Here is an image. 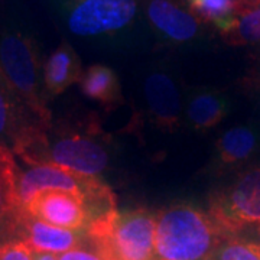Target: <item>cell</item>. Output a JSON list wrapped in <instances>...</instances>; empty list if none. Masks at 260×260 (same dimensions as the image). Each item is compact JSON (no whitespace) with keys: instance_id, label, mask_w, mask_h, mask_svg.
<instances>
[{"instance_id":"obj_8","label":"cell","mask_w":260,"mask_h":260,"mask_svg":"<svg viewBox=\"0 0 260 260\" xmlns=\"http://www.w3.org/2000/svg\"><path fill=\"white\" fill-rule=\"evenodd\" d=\"M15 240H22L34 251L61 254L81 247L87 242L85 230H67L39 221L25 214L20 208L15 217Z\"/></svg>"},{"instance_id":"obj_12","label":"cell","mask_w":260,"mask_h":260,"mask_svg":"<svg viewBox=\"0 0 260 260\" xmlns=\"http://www.w3.org/2000/svg\"><path fill=\"white\" fill-rule=\"evenodd\" d=\"M257 135L249 126L227 130L215 145L217 165L220 169H233L249 162L257 149Z\"/></svg>"},{"instance_id":"obj_6","label":"cell","mask_w":260,"mask_h":260,"mask_svg":"<svg viewBox=\"0 0 260 260\" xmlns=\"http://www.w3.org/2000/svg\"><path fill=\"white\" fill-rule=\"evenodd\" d=\"M99 182V177H85L54 165L30 167L19 175V207H25L39 192L52 189L73 192L84 198Z\"/></svg>"},{"instance_id":"obj_21","label":"cell","mask_w":260,"mask_h":260,"mask_svg":"<svg viewBox=\"0 0 260 260\" xmlns=\"http://www.w3.org/2000/svg\"><path fill=\"white\" fill-rule=\"evenodd\" d=\"M90 247H91V246H90ZM56 257H58V260H103L102 256L94 250L93 247H91V249L77 247L74 250L61 253V254H58Z\"/></svg>"},{"instance_id":"obj_23","label":"cell","mask_w":260,"mask_h":260,"mask_svg":"<svg viewBox=\"0 0 260 260\" xmlns=\"http://www.w3.org/2000/svg\"><path fill=\"white\" fill-rule=\"evenodd\" d=\"M34 260H58V257H56V254H52V253L34 251Z\"/></svg>"},{"instance_id":"obj_19","label":"cell","mask_w":260,"mask_h":260,"mask_svg":"<svg viewBox=\"0 0 260 260\" xmlns=\"http://www.w3.org/2000/svg\"><path fill=\"white\" fill-rule=\"evenodd\" d=\"M211 260H260V246L240 237H227Z\"/></svg>"},{"instance_id":"obj_17","label":"cell","mask_w":260,"mask_h":260,"mask_svg":"<svg viewBox=\"0 0 260 260\" xmlns=\"http://www.w3.org/2000/svg\"><path fill=\"white\" fill-rule=\"evenodd\" d=\"M19 171L13 152L0 145V220L8 218L19 208Z\"/></svg>"},{"instance_id":"obj_1","label":"cell","mask_w":260,"mask_h":260,"mask_svg":"<svg viewBox=\"0 0 260 260\" xmlns=\"http://www.w3.org/2000/svg\"><path fill=\"white\" fill-rule=\"evenodd\" d=\"M227 237L208 211L186 203L169 205L156 214L153 260H211Z\"/></svg>"},{"instance_id":"obj_18","label":"cell","mask_w":260,"mask_h":260,"mask_svg":"<svg viewBox=\"0 0 260 260\" xmlns=\"http://www.w3.org/2000/svg\"><path fill=\"white\" fill-rule=\"evenodd\" d=\"M224 38L233 45L260 44V0L250 6L237 9L236 23Z\"/></svg>"},{"instance_id":"obj_11","label":"cell","mask_w":260,"mask_h":260,"mask_svg":"<svg viewBox=\"0 0 260 260\" xmlns=\"http://www.w3.org/2000/svg\"><path fill=\"white\" fill-rule=\"evenodd\" d=\"M81 62L80 58L68 42L62 41L61 45L48 56L44 64L42 81L45 93L49 97L62 94L73 84L81 80Z\"/></svg>"},{"instance_id":"obj_10","label":"cell","mask_w":260,"mask_h":260,"mask_svg":"<svg viewBox=\"0 0 260 260\" xmlns=\"http://www.w3.org/2000/svg\"><path fill=\"white\" fill-rule=\"evenodd\" d=\"M149 113L160 129L174 132L181 124V99L177 84L165 73H152L145 80Z\"/></svg>"},{"instance_id":"obj_13","label":"cell","mask_w":260,"mask_h":260,"mask_svg":"<svg viewBox=\"0 0 260 260\" xmlns=\"http://www.w3.org/2000/svg\"><path fill=\"white\" fill-rule=\"evenodd\" d=\"M32 124L39 123L22 107L0 73V145L12 150L22 132Z\"/></svg>"},{"instance_id":"obj_15","label":"cell","mask_w":260,"mask_h":260,"mask_svg":"<svg viewBox=\"0 0 260 260\" xmlns=\"http://www.w3.org/2000/svg\"><path fill=\"white\" fill-rule=\"evenodd\" d=\"M229 112V103L223 94L203 91L191 97L186 106V120L191 127L205 132L218 126Z\"/></svg>"},{"instance_id":"obj_16","label":"cell","mask_w":260,"mask_h":260,"mask_svg":"<svg viewBox=\"0 0 260 260\" xmlns=\"http://www.w3.org/2000/svg\"><path fill=\"white\" fill-rule=\"evenodd\" d=\"M186 5L200 22L214 25L223 37L236 23L237 0H186Z\"/></svg>"},{"instance_id":"obj_2","label":"cell","mask_w":260,"mask_h":260,"mask_svg":"<svg viewBox=\"0 0 260 260\" xmlns=\"http://www.w3.org/2000/svg\"><path fill=\"white\" fill-rule=\"evenodd\" d=\"M156 215L114 210L85 227L87 242L103 260H153Z\"/></svg>"},{"instance_id":"obj_14","label":"cell","mask_w":260,"mask_h":260,"mask_svg":"<svg viewBox=\"0 0 260 260\" xmlns=\"http://www.w3.org/2000/svg\"><path fill=\"white\" fill-rule=\"evenodd\" d=\"M80 87L87 99L100 103L104 107L114 109L121 103L119 78L112 68L106 65L88 67L81 75Z\"/></svg>"},{"instance_id":"obj_20","label":"cell","mask_w":260,"mask_h":260,"mask_svg":"<svg viewBox=\"0 0 260 260\" xmlns=\"http://www.w3.org/2000/svg\"><path fill=\"white\" fill-rule=\"evenodd\" d=\"M0 260H34V250L22 240L0 242Z\"/></svg>"},{"instance_id":"obj_5","label":"cell","mask_w":260,"mask_h":260,"mask_svg":"<svg viewBox=\"0 0 260 260\" xmlns=\"http://www.w3.org/2000/svg\"><path fill=\"white\" fill-rule=\"evenodd\" d=\"M67 26L77 37H99L129 26L138 0H64Z\"/></svg>"},{"instance_id":"obj_9","label":"cell","mask_w":260,"mask_h":260,"mask_svg":"<svg viewBox=\"0 0 260 260\" xmlns=\"http://www.w3.org/2000/svg\"><path fill=\"white\" fill-rule=\"evenodd\" d=\"M149 22L162 37L172 42L184 44L200 32V20L175 0H148Z\"/></svg>"},{"instance_id":"obj_22","label":"cell","mask_w":260,"mask_h":260,"mask_svg":"<svg viewBox=\"0 0 260 260\" xmlns=\"http://www.w3.org/2000/svg\"><path fill=\"white\" fill-rule=\"evenodd\" d=\"M236 237L244 239L247 242L256 243L260 246V224H254V225H247L242 229L240 232L236 234Z\"/></svg>"},{"instance_id":"obj_3","label":"cell","mask_w":260,"mask_h":260,"mask_svg":"<svg viewBox=\"0 0 260 260\" xmlns=\"http://www.w3.org/2000/svg\"><path fill=\"white\" fill-rule=\"evenodd\" d=\"M0 73L34 120L51 129V112L45 102L41 64L34 41L20 32H8L0 38Z\"/></svg>"},{"instance_id":"obj_7","label":"cell","mask_w":260,"mask_h":260,"mask_svg":"<svg viewBox=\"0 0 260 260\" xmlns=\"http://www.w3.org/2000/svg\"><path fill=\"white\" fill-rule=\"evenodd\" d=\"M20 210L39 221L67 230H85L88 224L84 198L67 191H42Z\"/></svg>"},{"instance_id":"obj_4","label":"cell","mask_w":260,"mask_h":260,"mask_svg":"<svg viewBox=\"0 0 260 260\" xmlns=\"http://www.w3.org/2000/svg\"><path fill=\"white\" fill-rule=\"evenodd\" d=\"M208 213L229 237L260 224V165L246 169L232 185L215 192Z\"/></svg>"}]
</instances>
